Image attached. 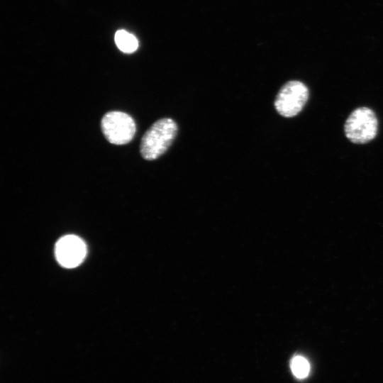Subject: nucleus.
<instances>
[{"mask_svg":"<svg viewBox=\"0 0 383 383\" xmlns=\"http://www.w3.org/2000/svg\"><path fill=\"white\" fill-rule=\"evenodd\" d=\"M177 133V123L170 118L155 121L143 135L140 145L142 157L153 160L168 149Z\"/></svg>","mask_w":383,"mask_h":383,"instance_id":"1","label":"nucleus"},{"mask_svg":"<svg viewBox=\"0 0 383 383\" xmlns=\"http://www.w3.org/2000/svg\"><path fill=\"white\" fill-rule=\"evenodd\" d=\"M378 121L374 112L368 107H359L351 112L345 121L344 131L353 143L365 144L377 135Z\"/></svg>","mask_w":383,"mask_h":383,"instance_id":"2","label":"nucleus"},{"mask_svg":"<svg viewBox=\"0 0 383 383\" xmlns=\"http://www.w3.org/2000/svg\"><path fill=\"white\" fill-rule=\"evenodd\" d=\"M309 94V89L304 83L296 80L289 81L277 93L274 107L281 116L294 117L304 107Z\"/></svg>","mask_w":383,"mask_h":383,"instance_id":"3","label":"nucleus"},{"mask_svg":"<svg viewBox=\"0 0 383 383\" xmlns=\"http://www.w3.org/2000/svg\"><path fill=\"white\" fill-rule=\"evenodd\" d=\"M101 130L106 140L114 145L128 143L133 138L136 126L128 113L113 111L106 113L101 119Z\"/></svg>","mask_w":383,"mask_h":383,"instance_id":"4","label":"nucleus"},{"mask_svg":"<svg viewBox=\"0 0 383 383\" xmlns=\"http://www.w3.org/2000/svg\"><path fill=\"white\" fill-rule=\"evenodd\" d=\"M55 257L58 262L67 268H73L84 260L87 255L84 242L78 236L67 235L56 243Z\"/></svg>","mask_w":383,"mask_h":383,"instance_id":"5","label":"nucleus"},{"mask_svg":"<svg viewBox=\"0 0 383 383\" xmlns=\"http://www.w3.org/2000/svg\"><path fill=\"white\" fill-rule=\"evenodd\" d=\"M115 43L118 48L125 53H133L138 47V41L135 36L125 30H118L116 32Z\"/></svg>","mask_w":383,"mask_h":383,"instance_id":"6","label":"nucleus"},{"mask_svg":"<svg viewBox=\"0 0 383 383\" xmlns=\"http://www.w3.org/2000/svg\"><path fill=\"white\" fill-rule=\"evenodd\" d=\"M293 374L298 379H304L310 372V364L306 358L301 355L293 357L290 362Z\"/></svg>","mask_w":383,"mask_h":383,"instance_id":"7","label":"nucleus"}]
</instances>
